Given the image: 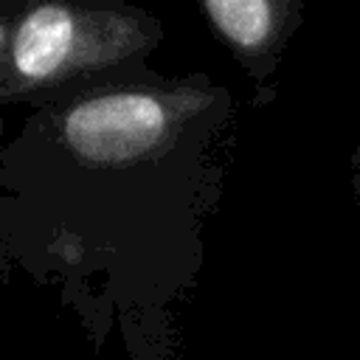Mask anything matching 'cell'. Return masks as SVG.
<instances>
[{
  "label": "cell",
  "instance_id": "cell-3",
  "mask_svg": "<svg viewBox=\"0 0 360 360\" xmlns=\"http://www.w3.org/2000/svg\"><path fill=\"white\" fill-rule=\"evenodd\" d=\"M200 8L256 79L273 70L276 53L298 25V6L284 0H208Z\"/></svg>",
  "mask_w": 360,
  "mask_h": 360
},
{
  "label": "cell",
  "instance_id": "cell-2",
  "mask_svg": "<svg viewBox=\"0 0 360 360\" xmlns=\"http://www.w3.org/2000/svg\"><path fill=\"white\" fill-rule=\"evenodd\" d=\"M160 25L112 3H28L3 20V98L53 101L141 73Z\"/></svg>",
  "mask_w": 360,
  "mask_h": 360
},
{
  "label": "cell",
  "instance_id": "cell-4",
  "mask_svg": "<svg viewBox=\"0 0 360 360\" xmlns=\"http://www.w3.org/2000/svg\"><path fill=\"white\" fill-rule=\"evenodd\" d=\"M357 166H360V152H357ZM357 186H360V172H357Z\"/></svg>",
  "mask_w": 360,
  "mask_h": 360
},
{
  "label": "cell",
  "instance_id": "cell-1",
  "mask_svg": "<svg viewBox=\"0 0 360 360\" xmlns=\"http://www.w3.org/2000/svg\"><path fill=\"white\" fill-rule=\"evenodd\" d=\"M225 118L222 87L146 70L42 101L3 160L8 250L51 270H104L135 309L160 307L197 270L205 200L129 194L205 169Z\"/></svg>",
  "mask_w": 360,
  "mask_h": 360
}]
</instances>
